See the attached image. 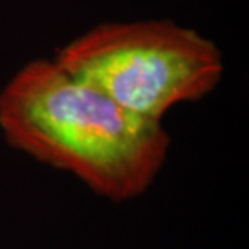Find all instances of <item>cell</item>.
<instances>
[{
    "label": "cell",
    "instance_id": "1",
    "mask_svg": "<svg viewBox=\"0 0 249 249\" xmlns=\"http://www.w3.org/2000/svg\"><path fill=\"white\" fill-rule=\"evenodd\" d=\"M0 129L10 146L113 201L146 191L170 147L162 122L126 110L42 58L23 65L2 88Z\"/></svg>",
    "mask_w": 249,
    "mask_h": 249
},
{
    "label": "cell",
    "instance_id": "2",
    "mask_svg": "<svg viewBox=\"0 0 249 249\" xmlns=\"http://www.w3.org/2000/svg\"><path fill=\"white\" fill-rule=\"evenodd\" d=\"M53 60L126 110L156 122L215 91L225 71L215 42L170 19L101 23L58 49Z\"/></svg>",
    "mask_w": 249,
    "mask_h": 249
}]
</instances>
